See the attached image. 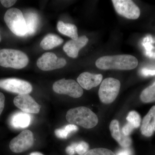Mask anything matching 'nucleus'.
I'll list each match as a JSON object with an SVG mask.
<instances>
[{
  "instance_id": "28",
  "label": "nucleus",
  "mask_w": 155,
  "mask_h": 155,
  "mask_svg": "<svg viewBox=\"0 0 155 155\" xmlns=\"http://www.w3.org/2000/svg\"><path fill=\"white\" fill-rule=\"evenodd\" d=\"M0 2L2 5L5 8H9L13 5L16 3L17 1L14 0H1Z\"/></svg>"
},
{
  "instance_id": "12",
  "label": "nucleus",
  "mask_w": 155,
  "mask_h": 155,
  "mask_svg": "<svg viewBox=\"0 0 155 155\" xmlns=\"http://www.w3.org/2000/svg\"><path fill=\"white\" fill-rule=\"evenodd\" d=\"M103 79L101 74H92L88 72H84L78 77V83L82 88L89 90L93 87L99 85Z\"/></svg>"
},
{
  "instance_id": "30",
  "label": "nucleus",
  "mask_w": 155,
  "mask_h": 155,
  "mask_svg": "<svg viewBox=\"0 0 155 155\" xmlns=\"http://www.w3.org/2000/svg\"><path fill=\"white\" fill-rule=\"evenodd\" d=\"M116 155H132V153L130 150L125 149L119 150Z\"/></svg>"
},
{
  "instance_id": "9",
  "label": "nucleus",
  "mask_w": 155,
  "mask_h": 155,
  "mask_svg": "<svg viewBox=\"0 0 155 155\" xmlns=\"http://www.w3.org/2000/svg\"><path fill=\"white\" fill-rule=\"evenodd\" d=\"M114 8L117 13L128 19H138L140 16L139 8L130 0H113Z\"/></svg>"
},
{
  "instance_id": "2",
  "label": "nucleus",
  "mask_w": 155,
  "mask_h": 155,
  "mask_svg": "<svg viewBox=\"0 0 155 155\" xmlns=\"http://www.w3.org/2000/svg\"><path fill=\"white\" fill-rule=\"evenodd\" d=\"M66 117L71 124L79 125L86 129L93 128L98 123L97 115L90 109L84 107L70 109L67 112Z\"/></svg>"
},
{
  "instance_id": "19",
  "label": "nucleus",
  "mask_w": 155,
  "mask_h": 155,
  "mask_svg": "<svg viewBox=\"0 0 155 155\" xmlns=\"http://www.w3.org/2000/svg\"><path fill=\"white\" fill-rule=\"evenodd\" d=\"M64 40L56 35L48 34L41 42V47L44 50H49L62 44Z\"/></svg>"
},
{
  "instance_id": "13",
  "label": "nucleus",
  "mask_w": 155,
  "mask_h": 155,
  "mask_svg": "<svg viewBox=\"0 0 155 155\" xmlns=\"http://www.w3.org/2000/svg\"><path fill=\"white\" fill-rule=\"evenodd\" d=\"M88 40L86 36L79 37L77 40L72 39L67 41L64 45L63 49L69 57L76 58L79 51L87 44Z\"/></svg>"
},
{
  "instance_id": "27",
  "label": "nucleus",
  "mask_w": 155,
  "mask_h": 155,
  "mask_svg": "<svg viewBox=\"0 0 155 155\" xmlns=\"http://www.w3.org/2000/svg\"><path fill=\"white\" fill-rule=\"evenodd\" d=\"M141 74L144 76L155 75V69H150L147 68H143L141 70Z\"/></svg>"
},
{
  "instance_id": "31",
  "label": "nucleus",
  "mask_w": 155,
  "mask_h": 155,
  "mask_svg": "<svg viewBox=\"0 0 155 155\" xmlns=\"http://www.w3.org/2000/svg\"><path fill=\"white\" fill-rule=\"evenodd\" d=\"M29 155H44L43 154L41 153L38 152H33L31 153Z\"/></svg>"
},
{
  "instance_id": "3",
  "label": "nucleus",
  "mask_w": 155,
  "mask_h": 155,
  "mask_svg": "<svg viewBox=\"0 0 155 155\" xmlns=\"http://www.w3.org/2000/svg\"><path fill=\"white\" fill-rule=\"evenodd\" d=\"M28 58L19 50L11 49L0 50V66L5 68L21 69L28 65Z\"/></svg>"
},
{
  "instance_id": "5",
  "label": "nucleus",
  "mask_w": 155,
  "mask_h": 155,
  "mask_svg": "<svg viewBox=\"0 0 155 155\" xmlns=\"http://www.w3.org/2000/svg\"><path fill=\"white\" fill-rule=\"evenodd\" d=\"M121 83L118 79L108 78L104 79L100 86L98 94L101 101L110 104L116 100L119 94Z\"/></svg>"
},
{
  "instance_id": "4",
  "label": "nucleus",
  "mask_w": 155,
  "mask_h": 155,
  "mask_svg": "<svg viewBox=\"0 0 155 155\" xmlns=\"http://www.w3.org/2000/svg\"><path fill=\"white\" fill-rule=\"evenodd\" d=\"M4 20L9 29L15 35L24 37L27 35L25 18L19 9L12 8L8 10L5 14Z\"/></svg>"
},
{
  "instance_id": "18",
  "label": "nucleus",
  "mask_w": 155,
  "mask_h": 155,
  "mask_svg": "<svg viewBox=\"0 0 155 155\" xmlns=\"http://www.w3.org/2000/svg\"><path fill=\"white\" fill-rule=\"evenodd\" d=\"M57 28L60 33L71 38L72 40H77L78 38L77 28L74 24L59 21Z\"/></svg>"
},
{
  "instance_id": "24",
  "label": "nucleus",
  "mask_w": 155,
  "mask_h": 155,
  "mask_svg": "<svg viewBox=\"0 0 155 155\" xmlns=\"http://www.w3.org/2000/svg\"><path fill=\"white\" fill-rule=\"evenodd\" d=\"M89 145L84 141H81L77 143L75 148V151L79 155H84L88 151Z\"/></svg>"
},
{
  "instance_id": "25",
  "label": "nucleus",
  "mask_w": 155,
  "mask_h": 155,
  "mask_svg": "<svg viewBox=\"0 0 155 155\" xmlns=\"http://www.w3.org/2000/svg\"><path fill=\"white\" fill-rule=\"evenodd\" d=\"M134 128L135 127L133 125H131L129 122H127V124H125L124 127H122V132L125 135L129 136L134 130Z\"/></svg>"
},
{
  "instance_id": "14",
  "label": "nucleus",
  "mask_w": 155,
  "mask_h": 155,
  "mask_svg": "<svg viewBox=\"0 0 155 155\" xmlns=\"http://www.w3.org/2000/svg\"><path fill=\"white\" fill-rule=\"evenodd\" d=\"M111 135L122 147H128L131 145L132 140L129 136L125 135L119 128V122L117 120L111 121L110 125Z\"/></svg>"
},
{
  "instance_id": "11",
  "label": "nucleus",
  "mask_w": 155,
  "mask_h": 155,
  "mask_svg": "<svg viewBox=\"0 0 155 155\" xmlns=\"http://www.w3.org/2000/svg\"><path fill=\"white\" fill-rule=\"evenodd\" d=\"M14 105L24 113L38 114L41 106L28 94L19 95L14 98Z\"/></svg>"
},
{
  "instance_id": "21",
  "label": "nucleus",
  "mask_w": 155,
  "mask_h": 155,
  "mask_svg": "<svg viewBox=\"0 0 155 155\" xmlns=\"http://www.w3.org/2000/svg\"><path fill=\"white\" fill-rule=\"evenodd\" d=\"M78 130L77 126L73 124H69L61 129L55 130V134L57 137L61 139H67L69 134Z\"/></svg>"
},
{
  "instance_id": "23",
  "label": "nucleus",
  "mask_w": 155,
  "mask_h": 155,
  "mask_svg": "<svg viewBox=\"0 0 155 155\" xmlns=\"http://www.w3.org/2000/svg\"><path fill=\"white\" fill-rule=\"evenodd\" d=\"M84 155H116L111 150L104 148H97L89 150Z\"/></svg>"
},
{
  "instance_id": "20",
  "label": "nucleus",
  "mask_w": 155,
  "mask_h": 155,
  "mask_svg": "<svg viewBox=\"0 0 155 155\" xmlns=\"http://www.w3.org/2000/svg\"><path fill=\"white\" fill-rule=\"evenodd\" d=\"M140 99L144 103L155 101V81L153 84L143 90L140 94Z\"/></svg>"
},
{
  "instance_id": "29",
  "label": "nucleus",
  "mask_w": 155,
  "mask_h": 155,
  "mask_svg": "<svg viewBox=\"0 0 155 155\" xmlns=\"http://www.w3.org/2000/svg\"><path fill=\"white\" fill-rule=\"evenodd\" d=\"M5 95L2 93L0 92V115L2 113L5 107Z\"/></svg>"
},
{
  "instance_id": "32",
  "label": "nucleus",
  "mask_w": 155,
  "mask_h": 155,
  "mask_svg": "<svg viewBox=\"0 0 155 155\" xmlns=\"http://www.w3.org/2000/svg\"><path fill=\"white\" fill-rule=\"evenodd\" d=\"M1 41V36H0V41Z\"/></svg>"
},
{
  "instance_id": "15",
  "label": "nucleus",
  "mask_w": 155,
  "mask_h": 155,
  "mask_svg": "<svg viewBox=\"0 0 155 155\" xmlns=\"http://www.w3.org/2000/svg\"><path fill=\"white\" fill-rule=\"evenodd\" d=\"M155 131V106L151 108L143 119L141 126L142 134L150 137Z\"/></svg>"
},
{
  "instance_id": "16",
  "label": "nucleus",
  "mask_w": 155,
  "mask_h": 155,
  "mask_svg": "<svg viewBox=\"0 0 155 155\" xmlns=\"http://www.w3.org/2000/svg\"><path fill=\"white\" fill-rule=\"evenodd\" d=\"M31 120V116L29 114L24 112H18L11 116L10 123L15 128H25L30 125Z\"/></svg>"
},
{
  "instance_id": "10",
  "label": "nucleus",
  "mask_w": 155,
  "mask_h": 155,
  "mask_svg": "<svg viewBox=\"0 0 155 155\" xmlns=\"http://www.w3.org/2000/svg\"><path fill=\"white\" fill-rule=\"evenodd\" d=\"M67 61L63 58H59L53 53L47 52L42 55L37 62L39 69L44 71L61 69L66 66Z\"/></svg>"
},
{
  "instance_id": "6",
  "label": "nucleus",
  "mask_w": 155,
  "mask_h": 155,
  "mask_svg": "<svg viewBox=\"0 0 155 155\" xmlns=\"http://www.w3.org/2000/svg\"><path fill=\"white\" fill-rule=\"evenodd\" d=\"M53 89L57 93L67 95L75 98L80 97L83 94V89L77 81L72 79L63 78L56 81L53 84Z\"/></svg>"
},
{
  "instance_id": "26",
  "label": "nucleus",
  "mask_w": 155,
  "mask_h": 155,
  "mask_svg": "<svg viewBox=\"0 0 155 155\" xmlns=\"http://www.w3.org/2000/svg\"><path fill=\"white\" fill-rule=\"evenodd\" d=\"M77 143H72L66 148V152L68 155H74L75 154V148L77 146Z\"/></svg>"
},
{
  "instance_id": "1",
  "label": "nucleus",
  "mask_w": 155,
  "mask_h": 155,
  "mask_svg": "<svg viewBox=\"0 0 155 155\" xmlns=\"http://www.w3.org/2000/svg\"><path fill=\"white\" fill-rule=\"evenodd\" d=\"M95 64L98 68L103 70H131L137 67L138 62L134 56L121 54L101 57L97 60Z\"/></svg>"
},
{
  "instance_id": "22",
  "label": "nucleus",
  "mask_w": 155,
  "mask_h": 155,
  "mask_svg": "<svg viewBox=\"0 0 155 155\" xmlns=\"http://www.w3.org/2000/svg\"><path fill=\"white\" fill-rule=\"evenodd\" d=\"M127 122L133 125L135 128L140 127L141 123V117L138 113L135 111H130L129 112L127 118Z\"/></svg>"
},
{
  "instance_id": "7",
  "label": "nucleus",
  "mask_w": 155,
  "mask_h": 155,
  "mask_svg": "<svg viewBox=\"0 0 155 155\" xmlns=\"http://www.w3.org/2000/svg\"><path fill=\"white\" fill-rule=\"evenodd\" d=\"M0 88L19 95L28 94L32 90V86L28 81L16 78L1 79Z\"/></svg>"
},
{
  "instance_id": "17",
  "label": "nucleus",
  "mask_w": 155,
  "mask_h": 155,
  "mask_svg": "<svg viewBox=\"0 0 155 155\" xmlns=\"http://www.w3.org/2000/svg\"><path fill=\"white\" fill-rule=\"evenodd\" d=\"M24 17L27 26L26 35H33L39 25L40 19L38 15L35 12H28L25 13Z\"/></svg>"
},
{
  "instance_id": "8",
  "label": "nucleus",
  "mask_w": 155,
  "mask_h": 155,
  "mask_svg": "<svg viewBox=\"0 0 155 155\" xmlns=\"http://www.w3.org/2000/svg\"><path fill=\"white\" fill-rule=\"evenodd\" d=\"M34 143L33 133L30 130H25L11 140L9 147L13 152L20 153L29 149L33 145Z\"/></svg>"
}]
</instances>
